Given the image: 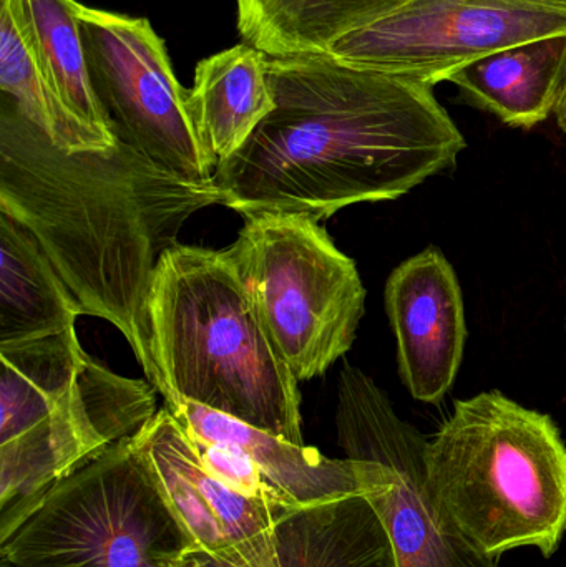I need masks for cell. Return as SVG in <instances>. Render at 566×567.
<instances>
[{
  "label": "cell",
  "mask_w": 566,
  "mask_h": 567,
  "mask_svg": "<svg viewBox=\"0 0 566 567\" xmlns=\"http://www.w3.org/2000/svg\"><path fill=\"white\" fill-rule=\"evenodd\" d=\"M89 357L75 329L0 343V443L42 422L69 392Z\"/></svg>",
  "instance_id": "obj_20"
},
{
  "label": "cell",
  "mask_w": 566,
  "mask_h": 567,
  "mask_svg": "<svg viewBox=\"0 0 566 567\" xmlns=\"http://www.w3.org/2000/svg\"><path fill=\"white\" fill-rule=\"evenodd\" d=\"M136 439L195 549L219 559L235 558L298 509L258 502L212 475L188 433L166 406L136 433Z\"/></svg>",
  "instance_id": "obj_11"
},
{
  "label": "cell",
  "mask_w": 566,
  "mask_h": 567,
  "mask_svg": "<svg viewBox=\"0 0 566 567\" xmlns=\"http://www.w3.org/2000/svg\"><path fill=\"white\" fill-rule=\"evenodd\" d=\"M156 412L152 383L116 375L89 357L42 422L0 443V539L55 483L142 432Z\"/></svg>",
  "instance_id": "obj_10"
},
{
  "label": "cell",
  "mask_w": 566,
  "mask_h": 567,
  "mask_svg": "<svg viewBox=\"0 0 566 567\" xmlns=\"http://www.w3.org/2000/svg\"><path fill=\"white\" fill-rule=\"evenodd\" d=\"M469 102L502 122L532 128L557 109L566 85V33L528 40L451 73Z\"/></svg>",
  "instance_id": "obj_15"
},
{
  "label": "cell",
  "mask_w": 566,
  "mask_h": 567,
  "mask_svg": "<svg viewBox=\"0 0 566 567\" xmlns=\"http://www.w3.org/2000/svg\"><path fill=\"white\" fill-rule=\"evenodd\" d=\"M85 316L37 239L0 212V343L75 329Z\"/></svg>",
  "instance_id": "obj_17"
},
{
  "label": "cell",
  "mask_w": 566,
  "mask_h": 567,
  "mask_svg": "<svg viewBox=\"0 0 566 567\" xmlns=\"http://www.w3.org/2000/svg\"><path fill=\"white\" fill-rule=\"evenodd\" d=\"M243 43L268 59L328 55L342 37L405 0H235Z\"/></svg>",
  "instance_id": "obj_18"
},
{
  "label": "cell",
  "mask_w": 566,
  "mask_h": 567,
  "mask_svg": "<svg viewBox=\"0 0 566 567\" xmlns=\"http://www.w3.org/2000/svg\"><path fill=\"white\" fill-rule=\"evenodd\" d=\"M385 310L402 382L419 402H441L457 379L467 339L461 284L441 249L431 246L392 271Z\"/></svg>",
  "instance_id": "obj_12"
},
{
  "label": "cell",
  "mask_w": 566,
  "mask_h": 567,
  "mask_svg": "<svg viewBox=\"0 0 566 567\" xmlns=\"http://www.w3.org/2000/svg\"><path fill=\"white\" fill-rule=\"evenodd\" d=\"M195 549L130 436L60 480L7 538L13 567H169Z\"/></svg>",
  "instance_id": "obj_5"
},
{
  "label": "cell",
  "mask_w": 566,
  "mask_h": 567,
  "mask_svg": "<svg viewBox=\"0 0 566 567\" xmlns=\"http://www.w3.org/2000/svg\"><path fill=\"white\" fill-rule=\"evenodd\" d=\"M168 410L189 436L243 450L288 505L305 506L368 492L374 468L368 460L328 458L316 449L295 445L198 403L183 402Z\"/></svg>",
  "instance_id": "obj_14"
},
{
  "label": "cell",
  "mask_w": 566,
  "mask_h": 567,
  "mask_svg": "<svg viewBox=\"0 0 566 567\" xmlns=\"http://www.w3.org/2000/svg\"><path fill=\"white\" fill-rule=\"evenodd\" d=\"M148 319L165 406L198 403L305 445L299 382L226 249H168L153 276Z\"/></svg>",
  "instance_id": "obj_3"
},
{
  "label": "cell",
  "mask_w": 566,
  "mask_h": 567,
  "mask_svg": "<svg viewBox=\"0 0 566 567\" xmlns=\"http://www.w3.org/2000/svg\"><path fill=\"white\" fill-rule=\"evenodd\" d=\"M566 33V0H405L328 55L434 86L474 60Z\"/></svg>",
  "instance_id": "obj_9"
},
{
  "label": "cell",
  "mask_w": 566,
  "mask_h": 567,
  "mask_svg": "<svg viewBox=\"0 0 566 567\" xmlns=\"http://www.w3.org/2000/svg\"><path fill=\"white\" fill-rule=\"evenodd\" d=\"M0 93L59 148L103 150L116 143L90 128L66 109L37 65L6 2H0Z\"/></svg>",
  "instance_id": "obj_21"
},
{
  "label": "cell",
  "mask_w": 566,
  "mask_h": 567,
  "mask_svg": "<svg viewBox=\"0 0 566 567\" xmlns=\"http://www.w3.org/2000/svg\"><path fill=\"white\" fill-rule=\"evenodd\" d=\"M555 115H557L558 125L566 133V85L560 100H558L557 109H555Z\"/></svg>",
  "instance_id": "obj_23"
},
{
  "label": "cell",
  "mask_w": 566,
  "mask_h": 567,
  "mask_svg": "<svg viewBox=\"0 0 566 567\" xmlns=\"http://www.w3.org/2000/svg\"><path fill=\"white\" fill-rule=\"evenodd\" d=\"M179 567H398L378 509L366 495L309 503L233 559L189 549Z\"/></svg>",
  "instance_id": "obj_13"
},
{
  "label": "cell",
  "mask_w": 566,
  "mask_h": 567,
  "mask_svg": "<svg viewBox=\"0 0 566 567\" xmlns=\"http://www.w3.org/2000/svg\"><path fill=\"white\" fill-rule=\"evenodd\" d=\"M189 440H192L203 466L216 478L225 482L229 488L251 496L258 502L268 503V505L299 508V506L288 505L279 498L278 493L266 483L258 466L243 450L225 445V443L206 442L196 436H189Z\"/></svg>",
  "instance_id": "obj_22"
},
{
  "label": "cell",
  "mask_w": 566,
  "mask_h": 567,
  "mask_svg": "<svg viewBox=\"0 0 566 567\" xmlns=\"http://www.w3.org/2000/svg\"><path fill=\"white\" fill-rule=\"evenodd\" d=\"M268 80L275 110L213 173L222 205L241 216L321 223L401 198L464 152L434 86L419 80L331 55L268 59Z\"/></svg>",
  "instance_id": "obj_1"
},
{
  "label": "cell",
  "mask_w": 566,
  "mask_h": 567,
  "mask_svg": "<svg viewBox=\"0 0 566 567\" xmlns=\"http://www.w3.org/2000/svg\"><path fill=\"white\" fill-rule=\"evenodd\" d=\"M169 567H179V563H178V565H173V566H169Z\"/></svg>",
  "instance_id": "obj_25"
},
{
  "label": "cell",
  "mask_w": 566,
  "mask_h": 567,
  "mask_svg": "<svg viewBox=\"0 0 566 567\" xmlns=\"http://www.w3.org/2000/svg\"><path fill=\"white\" fill-rule=\"evenodd\" d=\"M229 258L271 342L298 382L325 375L351 350L366 312L356 262L315 219L243 216Z\"/></svg>",
  "instance_id": "obj_6"
},
{
  "label": "cell",
  "mask_w": 566,
  "mask_h": 567,
  "mask_svg": "<svg viewBox=\"0 0 566 567\" xmlns=\"http://www.w3.org/2000/svg\"><path fill=\"white\" fill-rule=\"evenodd\" d=\"M275 106L268 56L253 47L239 43L196 65L189 113L216 166L248 142Z\"/></svg>",
  "instance_id": "obj_16"
},
{
  "label": "cell",
  "mask_w": 566,
  "mask_h": 567,
  "mask_svg": "<svg viewBox=\"0 0 566 567\" xmlns=\"http://www.w3.org/2000/svg\"><path fill=\"white\" fill-rule=\"evenodd\" d=\"M428 475L445 512L482 555L557 553L566 533V445L552 416L501 392L459 400L429 440Z\"/></svg>",
  "instance_id": "obj_4"
},
{
  "label": "cell",
  "mask_w": 566,
  "mask_h": 567,
  "mask_svg": "<svg viewBox=\"0 0 566 567\" xmlns=\"http://www.w3.org/2000/svg\"><path fill=\"white\" fill-rule=\"evenodd\" d=\"M336 429L348 458L374 463L366 496L384 523L398 567H498L465 539L432 492L429 440L349 363L339 377Z\"/></svg>",
  "instance_id": "obj_7"
},
{
  "label": "cell",
  "mask_w": 566,
  "mask_h": 567,
  "mask_svg": "<svg viewBox=\"0 0 566 567\" xmlns=\"http://www.w3.org/2000/svg\"><path fill=\"white\" fill-rule=\"evenodd\" d=\"M0 567H13V566H10L9 563L0 561Z\"/></svg>",
  "instance_id": "obj_24"
},
{
  "label": "cell",
  "mask_w": 566,
  "mask_h": 567,
  "mask_svg": "<svg viewBox=\"0 0 566 567\" xmlns=\"http://www.w3.org/2000/svg\"><path fill=\"white\" fill-rule=\"evenodd\" d=\"M16 17L37 65L66 109L90 128L116 142L112 122L103 110L86 63L76 0H0Z\"/></svg>",
  "instance_id": "obj_19"
},
{
  "label": "cell",
  "mask_w": 566,
  "mask_h": 567,
  "mask_svg": "<svg viewBox=\"0 0 566 567\" xmlns=\"http://www.w3.org/2000/svg\"><path fill=\"white\" fill-rule=\"evenodd\" d=\"M215 205L213 178H186L120 138L103 150L59 148L0 99V212L37 239L85 316L122 332L156 392L153 276L188 219Z\"/></svg>",
  "instance_id": "obj_2"
},
{
  "label": "cell",
  "mask_w": 566,
  "mask_h": 567,
  "mask_svg": "<svg viewBox=\"0 0 566 567\" xmlns=\"http://www.w3.org/2000/svg\"><path fill=\"white\" fill-rule=\"evenodd\" d=\"M76 19L93 89L116 138L178 175L212 179L216 163L193 123L189 90L150 20L83 3Z\"/></svg>",
  "instance_id": "obj_8"
}]
</instances>
